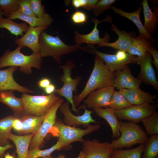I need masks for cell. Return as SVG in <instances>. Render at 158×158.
Wrapping results in <instances>:
<instances>
[{"mask_svg": "<svg viewBox=\"0 0 158 158\" xmlns=\"http://www.w3.org/2000/svg\"><path fill=\"white\" fill-rule=\"evenodd\" d=\"M116 76V72L111 71L101 59L95 55L94 68L86 85L80 93L73 97L75 106H78L91 92L112 86Z\"/></svg>", "mask_w": 158, "mask_h": 158, "instance_id": "obj_1", "label": "cell"}, {"mask_svg": "<svg viewBox=\"0 0 158 158\" xmlns=\"http://www.w3.org/2000/svg\"><path fill=\"white\" fill-rule=\"evenodd\" d=\"M39 42L41 56H51L56 63L61 65L62 56L75 52L80 49L82 47L81 44H79L67 45L60 39L59 36H52L44 30L40 35Z\"/></svg>", "mask_w": 158, "mask_h": 158, "instance_id": "obj_2", "label": "cell"}, {"mask_svg": "<svg viewBox=\"0 0 158 158\" xmlns=\"http://www.w3.org/2000/svg\"><path fill=\"white\" fill-rule=\"evenodd\" d=\"M24 47L18 46L12 51L6 50L0 58V68L8 66L20 67V71L28 74L32 73V67L40 69L42 60L40 53H33L30 55H25L20 51L21 49Z\"/></svg>", "mask_w": 158, "mask_h": 158, "instance_id": "obj_3", "label": "cell"}, {"mask_svg": "<svg viewBox=\"0 0 158 158\" xmlns=\"http://www.w3.org/2000/svg\"><path fill=\"white\" fill-rule=\"evenodd\" d=\"M121 134L116 140H113L110 147L113 150L128 148L138 144H145L148 139L147 133L136 123L120 121Z\"/></svg>", "mask_w": 158, "mask_h": 158, "instance_id": "obj_4", "label": "cell"}, {"mask_svg": "<svg viewBox=\"0 0 158 158\" xmlns=\"http://www.w3.org/2000/svg\"><path fill=\"white\" fill-rule=\"evenodd\" d=\"M80 49L98 56L112 72L121 70L129 63L137 64L138 56L131 55L123 51L118 50L116 54H108L99 51L94 45L88 44L85 47H81Z\"/></svg>", "mask_w": 158, "mask_h": 158, "instance_id": "obj_5", "label": "cell"}, {"mask_svg": "<svg viewBox=\"0 0 158 158\" xmlns=\"http://www.w3.org/2000/svg\"><path fill=\"white\" fill-rule=\"evenodd\" d=\"M77 66L72 60H67L66 64L59 66L62 69L63 74L60 77L61 81L63 83L62 87L55 90V92L60 96L65 97L72 106V110L78 114L79 110L75 105L73 101V92L77 93V87L80 83L81 76H76L75 78L71 77L72 70Z\"/></svg>", "mask_w": 158, "mask_h": 158, "instance_id": "obj_6", "label": "cell"}, {"mask_svg": "<svg viewBox=\"0 0 158 158\" xmlns=\"http://www.w3.org/2000/svg\"><path fill=\"white\" fill-rule=\"evenodd\" d=\"M100 125L98 124L90 125L85 129L70 126L60 120H56L53 128L56 130L58 141L63 147L75 141L83 142L85 135L98 130Z\"/></svg>", "mask_w": 158, "mask_h": 158, "instance_id": "obj_7", "label": "cell"}, {"mask_svg": "<svg viewBox=\"0 0 158 158\" xmlns=\"http://www.w3.org/2000/svg\"><path fill=\"white\" fill-rule=\"evenodd\" d=\"M22 100L25 114L35 116L45 115L60 98L52 93L46 95H32L23 94Z\"/></svg>", "mask_w": 158, "mask_h": 158, "instance_id": "obj_8", "label": "cell"}, {"mask_svg": "<svg viewBox=\"0 0 158 158\" xmlns=\"http://www.w3.org/2000/svg\"><path fill=\"white\" fill-rule=\"evenodd\" d=\"M64 100L60 98L49 110L45 114L40 127L37 132L32 137L29 150L39 147L43 143L44 139L54 126L56 118L57 111Z\"/></svg>", "mask_w": 158, "mask_h": 158, "instance_id": "obj_9", "label": "cell"}, {"mask_svg": "<svg viewBox=\"0 0 158 158\" xmlns=\"http://www.w3.org/2000/svg\"><path fill=\"white\" fill-rule=\"evenodd\" d=\"M156 107L147 104L134 105L114 111V113L120 120H126L136 123L155 113L157 111Z\"/></svg>", "mask_w": 158, "mask_h": 158, "instance_id": "obj_10", "label": "cell"}, {"mask_svg": "<svg viewBox=\"0 0 158 158\" xmlns=\"http://www.w3.org/2000/svg\"><path fill=\"white\" fill-rule=\"evenodd\" d=\"M69 103L67 101L63 102L59 108L63 115L64 123L67 125L75 127L82 126L86 128L92 123H99L93 119L91 114L93 112L92 110H88L84 106H81L80 108L85 109L84 113L82 115L76 116L74 115L69 108Z\"/></svg>", "mask_w": 158, "mask_h": 158, "instance_id": "obj_11", "label": "cell"}, {"mask_svg": "<svg viewBox=\"0 0 158 158\" xmlns=\"http://www.w3.org/2000/svg\"><path fill=\"white\" fill-rule=\"evenodd\" d=\"M114 91L112 86L93 91L82 101L85 105L83 106L88 109L109 107V101Z\"/></svg>", "mask_w": 158, "mask_h": 158, "instance_id": "obj_12", "label": "cell"}, {"mask_svg": "<svg viewBox=\"0 0 158 158\" xmlns=\"http://www.w3.org/2000/svg\"><path fill=\"white\" fill-rule=\"evenodd\" d=\"M83 142L82 151L86 154V158H110L114 150L108 142H101L96 139L87 140Z\"/></svg>", "mask_w": 158, "mask_h": 158, "instance_id": "obj_13", "label": "cell"}, {"mask_svg": "<svg viewBox=\"0 0 158 158\" xmlns=\"http://www.w3.org/2000/svg\"><path fill=\"white\" fill-rule=\"evenodd\" d=\"M152 55L148 52L143 56L138 57L137 64L140 65V70L137 78L141 82L152 86L158 91V82L152 64Z\"/></svg>", "mask_w": 158, "mask_h": 158, "instance_id": "obj_14", "label": "cell"}, {"mask_svg": "<svg viewBox=\"0 0 158 158\" xmlns=\"http://www.w3.org/2000/svg\"><path fill=\"white\" fill-rule=\"evenodd\" d=\"M110 17L107 16L104 19L99 21L97 19L93 18L91 19L92 22L94 23V27L92 31L90 33L86 34H82L77 31L74 32V40L76 44H81L83 43L94 45L108 43L110 38V35L107 32L105 34L103 38H101L99 36V31L97 28L98 24L103 21H109Z\"/></svg>", "mask_w": 158, "mask_h": 158, "instance_id": "obj_15", "label": "cell"}, {"mask_svg": "<svg viewBox=\"0 0 158 158\" xmlns=\"http://www.w3.org/2000/svg\"><path fill=\"white\" fill-rule=\"evenodd\" d=\"M48 27L47 26L32 27L29 26L25 34L20 38L16 39L15 43L18 46L28 47L32 50L33 53H40L39 36L41 32Z\"/></svg>", "mask_w": 158, "mask_h": 158, "instance_id": "obj_16", "label": "cell"}, {"mask_svg": "<svg viewBox=\"0 0 158 158\" xmlns=\"http://www.w3.org/2000/svg\"><path fill=\"white\" fill-rule=\"evenodd\" d=\"M18 67L10 66L8 68L0 70V91L5 90L17 91L23 94L32 93L34 91L17 83L13 77V73Z\"/></svg>", "mask_w": 158, "mask_h": 158, "instance_id": "obj_17", "label": "cell"}, {"mask_svg": "<svg viewBox=\"0 0 158 158\" xmlns=\"http://www.w3.org/2000/svg\"><path fill=\"white\" fill-rule=\"evenodd\" d=\"M116 72V78L112 86L118 90L134 89L139 87L141 82L132 75L129 67L126 66Z\"/></svg>", "mask_w": 158, "mask_h": 158, "instance_id": "obj_18", "label": "cell"}, {"mask_svg": "<svg viewBox=\"0 0 158 158\" xmlns=\"http://www.w3.org/2000/svg\"><path fill=\"white\" fill-rule=\"evenodd\" d=\"M110 27L111 30L117 34L118 38L116 41L112 43H104L98 44L99 47H107L118 50L126 51L131 45L133 39L136 37V32L132 31L127 32L125 30H120L112 22Z\"/></svg>", "mask_w": 158, "mask_h": 158, "instance_id": "obj_19", "label": "cell"}, {"mask_svg": "<svg viewBox=\"0 0 158 158\" xmlns=\"http://www.w3.org/2000/svg\"><path fill=\"white\" fill-rule=\"evenodd\" d=\"M118 91L132 105L143 104H154V100L157 97V95H152L143 91L140 87L130 89H122Z\"/></svg>", "mask_w": 158, "mask_h": 158, "instance_id": "obj_20", "label": "cell"}, {"mask_svg": "<svg viewBox=\"0 0 158 158\" xmlns=\"http://www.w3.org/2000/svg\"><path fill=\"white\" fill-rule=\"evenodd\" d=\"M13 91L5 90L0 91V102L11 109L16 118H20L25 114L22 100L16 97Z\"/></svg>", "mask_w": 158, "mask_h": 158, "instance_id": "obj_21", "label": "cell"}, {"mask_svg": "<svg viewBox=\"0 0 158 158\" xmlns=\"http://www.w3.org/2000/svg\"><path fill=\"white\" fill-rule=\"evenodd\" d=\"M94 112L99 117L105 119L110 125L112 133V138H118L121 133L120 131V123L114 111L110 108H95L93 109Z\"/></svg>", "mask_w": 158, "mask_h": 158, "instance_id": "obj_22", "label": "cell"}, {"mask_svg": "<svg viewBox=\"0 0 158 158\" xmlns=\"http://www.w3.org/2000/svg\"><path fill=\"white\" fill-rule=\"evenodd\" d=\"M144 16V27L146 31L152 35L156 31L158 22V11L157 6H154L153 12L149 7L147 1L143 0L141 2Z\"/></svg>", "mask_w": 158, "mask_h": 158, "instance_id": "obj_23", "label": "cell"}, {"mask_svg": "<svg viewBox=\"0 0 158 158\" xmlns=\"http://www.w3.org/2000/svg\"><path fill=\"white\" fill-rule=\"evenodd\" d=\"M111 9L114 12L119 14L120 16L126 18L131 21L136 26L140 34H143L147 38L153 42L154 39L145 30L142 24L140 18V15L142 9V6L139 7L134 12L129 13L123 10L112 6Z\"/></svg>", "mask_w": 158, "mask_h": 158, "instance_id": "obj_24", "label": "cell"}, {"mask_svg": "<svg viewBox=\"0 0 158 158\" xmlns=\"http://www.w3.org/2000/svg\"><path fill=\"white\" fill-rule=\"evenodd\" d=\"M35 134L17 135L12 133L9 139L15 145L18 158H27L29 146L31 140Z\"/></svg>", "mask_w": 158, "mask_h": 158, "instance_id": "obj_25", "label": "cell"}, {"mask_svg": "<svg viewBox=\"0 0 158 158\" xmlns=\"http://www.w3.org/2000/svg\"><path fill=\"white\" fill-rule=\"evenodd\" d=\"M45 115L35 116L25 114L20 118L23 123L22 128L18 133L20 135L35 134L40 129Z\"/></svg>", "mask_w": 158, "mask_h": 158, "instance_id": "obj_26", "label": "cell"}, {"mask_svg": "<svg viewBox=\"0 0 158 158\" xmlns=\"http://www.w3.org/2000/svg\"><path fill=\"white\" fill-rule=\"evenodd\" d=\"M152 42L143 35L140 34L133 38L132 43L126 52L132 55L143 57Z\"/></svg>", "mask_w": 158, "mask_h": 158, "instance_id": "obj_27", "label": "cell"}, {"mask_svg": "<svg viewBox=\"0 0 158 158\" xmlns=\"http://www.w3.org/2000/svg\"><path fill=\"white\" fill-rule=\"evenodd\" d=\"M13 20L18 19L23 20L32 27L47 26L49 27L51 24L53 19L51 16L47 13L42 18L25 15L18 11L8 17Z\"/></svg>", "mask_w": 158, "mask_h": 158, "instance_id": "obj_28", "label": "cell"}, {"mask_svg": "<svg viewBox=\"0 0 158 158\" xmlns=\"http://www.w3.org/2000/svg\"><path fill=\"white\" fill-rule=\"evenodd\" d=\"M28 27L26 22L17 23L9 17L4 18L0 16V28H6L12 35L16 36L18 35L22 36L23 32H26Z\"/></svg>", "mask_w": 158, "mask_h": 158, "instance_id": "obj_29", "label": "cell"}, {"mask_svg": "<svg viewBox=\"0 0 158 158\" xmlns=\"http://www.w3.org/2000/svg\"><path fill=\"white\" fill-rule=\"evenodd\" d=\"M15 118L11 115L0 119V146L10 144L9 137L11 133L13 123Z\"/></svg>", "mask_w": 158, "mask_h": 158, "instance_id": "obj_30", "label": "cell"}, {"mask_svg": "<svg viewBox=\"0 0 158 158\" xmlns=\"http://www.w3.org/2000/svg\"><path fill=\"white\" fill-rule=\"evenodd\" d=\"M145 144H140L137 147L129 150H114L110 158H141Z\"/></svg>", "mask_w": 158, "mask_h": 158, "instance_id": "obj_31", "label": "cell"}, {"mask_svg": "<svg viewBox=\"0 0 158 158\" xmlns=\"http://www.w3.org/2000/svg\"><path fill=\"white\" fill-rule=\"evenodd\" d=\"M141 158H158V135L148 138L145 143Z\"/></svg>", "mask_w": 158, "mask_h": 158, "instance_id": "obj_32", "label": "cell"}, {"mask_svg": "<svg viewBox=\"0 0 158 158\" xmlns=\"http://www.w3.org/2000/svg\"><path fill=\"white\" fill-rule=\"evenodd\" d=\"M132 105L123 95L119 91L115 90L110 99L109 107L114 111H116Z\"/></svg>", "mask_w": 158, "mask_h": 158, "instance_id": "obj_33", "label": "cell"}, {"mask_svg": "<svg viewBox=\"0 0 158 158\" xmlns=\"http://www.w3.org/2000/svg\"><path fill=\"white\" fill-rule=\"evenodd\" d=\"M141 121L147 134L151 136L158 134V112L156 111L151 115L142 119Z\"/></svg>", "mask_w": 158, "mask_h": 158, "instance_id": "obj_34", "label": "cell"}, {"mask_svg": "<svg viewBox=\"0 0 158 158\" xmlns=\"http://www.w3.org/2000/svg\"><path fill=\"white\" fill-rule=\"evenodd\" d=\"M63 147L58 140L51 148L44 150H41L39 147H36L28 151L27 158H40L51 155L56 150H60Z\"/></svg>", "mask_w": 158, "mask_h": 158, "instance_id": "obj_35", "label": "cell"}, {"mask_svg": "<svg viewBox=\"0 0 158 158\" xmlns=\"http://www.w3.org/2000/svg\"><path fill=\"white\" fill-rule=\"evenodd\" d=\"M20 0H0V10L8 17L18 11Z\"/></svg>", "mask_w": 158, "mask_h": 158, "instance_id": "obj_36", "label": "cell"}, {"mask_svg": "<svg viewBox=\"0 0 158 158\" xmlns=\"http://www.w3.org/2000/svg\"><path fill=\"white\" fill-rule=\"evenodd\" d=\"M116 1V0H101L98 2L92 10L93 14L97 16L103 13L104 11L111 9L112 5Z\"/></svg>", "mask_w": 158, "mask_h": 158, "instance_id": "obj_37", "label": "cell"}, {"mask_svg": "<svg viewBox=\"0 0 158 158\" xmlns=\"http://www.w3.org/2000/svg\"><path fill=\"white\" fill-rule=\"evenodd\" d=\"M41 0H30L32 11L38 18H42L47 13L45 11L44 6L42 3Z\"/></svg>", "mask_w": 158, "mask_h": 158, "instance_id": "obj_38", "label": "cell"}, {"mask_svg": "<svg viewBox=\"0 0 158 158\" xmlns=\"http://www.w3.org/2000/svg\"><path fill=\"white\" fill-rule=\"evenodd\" d=\"M17 11L25 15L37 17L32 11L30 0H20Z\"/></svg>", "mask_w": 158, "mask_h": 158, "instance_id": "obj_39", "label": "cell"}, {"mask_svg": "<svg viewBox=\"0 0 158 158\" xmlns=\"http://www.w3.org/2000/svg\"><path fill=\"white\" fill-rule=\"evenodd\" d=\"M71 19L74 23L83 24L86 21L87 17L86 14L84 12L77 10L72 14Z\"/></svg>", "mask_w": 158, "mask_h": 158, "instance_id": "obj_40", "label": "cell"}, {"mask_svg": "<svg viewBox=\"0 0 158 158\" xmlns=\"http://www.w3.org/2000/svg\"><path fill=\"white\" fill-rule=\"evenodd\" d=\"M147 51L152 56L154 60L152 63L155 66L157 72L158 71V52L151 45L147 49Z\"/></svg>", "mask_w": 158, "mask_h": 158, "instance_id": "obj_41", "label": "cell"}, {"mask_svg": "<svg viewBox=\"0 0 158 158\" xmlns=\"http://www.w3.org/2000/svg\"><path fill=\"white\" fill-rule=\"evenodd\" d=\"M23 123L20 118H16L13 123V128L19 133L22 128Z\"/></svg>", "mask_w": 158, "mask_h": 158, "instance_id": "obj_42", "label": "cell"}, {"mask_svg": "<svg viewBox=\"0 0 158 158\" xmlns=\"http://www.w3.org/2000/svg\"><path fill=\"white\" fill-rule=\"evenodd\" d=\"M99 0H86L84 8L88 10H92L95 7Z\"/></svg>", "mask_w": 158, "mask_h": 158, "instance_id": "obj_43", "label": "cell"}, {"mask_svg": "<svg viewBox=\"0 0 158 158\" xmlns=\"http://www.w3.org/2000/svg\"><path fill=\"white\" fill-rule=\"evenodd\" d=\"M86 2V0H72V4L76 9L80 7H84Z\"/></svg>", "mask_w": 158, "mask_h": 158, "instance_id": "obj_44", "label": "cell"}, {"mask_svg": "<svg viewBox=\"0 0 158 158\" xmlns=\"http://www.w3.org/2000/svg\"><path fill=\"white\" fill-rule=\"evenodd\" d=\"M51 84L50 80L47 78H44L40 80L38 82V85L41 88H45Z\"/></svg>", "mask_w": 158, "mask_h": 158, "instance_id": "obj_45", "label": "cell"}, {"mask_svg": "<svg viewBox=\"0 0 158 158\" xmlns=\"http://www.w3.org/2000/svg\"><path fill=\"white\" fill-rule=\"evenodd\" d=\"M14 147L13 145L9 144L5 146H0V156L4 157V153L5 151Z\"/></svg>", "mask_w": 158, "mask_h": 158, "instance_id": "obj_46", "label": "cell"}, {"mask_svg": "<svg viewBox=\"0 0 158 158\" xmlns=\"http://www.w3.org/2000/svg\"><path fill=\"white\" fill-rule=\"evenodd\" d=\"M55 87L54 85L53 84H50L45 88V92L49 95L52 94L55 91Z\"/></svg>", "mask_w": 158, "mask_h": 158, "instance_id": "obj_47", "label": "cell"}, {"mask_svg": "<svg viewBox=\"0 0 158 158\" xmlns=\"http://www.w3.org/2000/svg\"><path fill=\"white\" fill-rule=\"evenodd\" d=\"M86 154L82 151L80 152L78 156L76 158H86ZM54 158H66L65 154H60L57 157Z\"/></svg>", "mask_w": 158, "mask_h": 158, "instance_id": "obj_48", "label": "cell"}, {"mask_svg": "<svg viewBox=\"0 0 158 158\" xmlns=\"http://www.w3.org/2000/svg\"><path fill=\"white\" fill-rule=\"evenodd\" d=\"M4 158H15V157L13 156L10 155L8 152H7L4 155Z\"/></svg>", "mask_w": 158, "mask_h": 158, "instance_id": "obj_49", "label": "cell"}, {"mask_svg": "<svg viewBox=\"0 0 158 158\" xmlns=\"http://www.w3.org/2000/svg\"><path fill=\"white\" fill-rule=\"evenodd\" d=\"M40 158H53L52 156L51 155H50L49 156L43 157H41Z\"/></svg>", "mask_w": 158, "mask_h": 158, "instance_id": "obj_50", "label": "cell"}, {"mask_svg": "<svg viewBox=\"0 0 158 158\" xmlns=\"http://www.w3.org/2000/svg\"><path fill=\"white\" fill-rule=\"evenodd\" d=\"M4 16V13L2 12L0 10V16Z\"/></svg>", "mask_w": 158, "mask_h": 158, "instance_id": "obj_51", "label": "cell"}, {"mask_svg": "<svg viewBox=\"0 0 158 158\" xmlns=\"http://www.w3.org/2000/svg\"><path fill=\"white\" fill-rule=\"evenodd\" d=\"M4 157H1L0 156V158H3Z\"/></svg>", "mask_w": 158, "mask_h": 158, "instance_id": "obj_52", "label": "cell"}]
</instances>
